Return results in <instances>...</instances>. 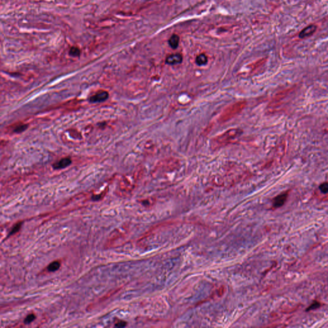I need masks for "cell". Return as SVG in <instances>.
<instances>
[{
	"label": "cell",
	"instance_id": "1",
	"mask_svg": "<svg viewBox=\"0 0 328 328\" xmlns=\"http://www.w3.org/2000/svg\"><path fill=\"white\" fill-rule=\"evenodd\" d=\"M242 133V130L240 129H231L226 131L222 134L217 136L212 140L210 144L211 148L213 150L218 149L231 143L237 137H239Z\"/></svg>",
	"mask_w": 328,
	"mask_h": 328
},
{
	"label": "cell",
	"instance_id": "2",
	"mask_svg": "<svg viewBox=\"0 0 328 328\" xmlns=\"http://www.w3.org/2000/svg\"><path fill=\"white\" fill-rule=\"evenodd\" d=\"M246 105V103L245 101L239 102L234 104H232V106H229L228 108L224 111L219 118V121L221 122H225L229 120L230 119L235 117L236 115L239 114L240 111L244 109L245 106Z\"/></svg>",
	"mask_w": 328,
	"mask_h": 328
},
{
	"label": "cell",
	"instance_id": "3",
	"mask_svg": "<svg viewBox=\"0 0 328 328\" xmlns=\"http://www.w3.org/2000/svg\"><path fill=\"white\" fill-rule=\"evenodd\" d=\"M109 93L106 91H101L99 92L98 93L96 94L95 95L92 96L91 98H90L89 101L91 103H100L103 102L104 101H106L109 98Z\"/></svg>",
	"mask_w": 328,
	"mask_h": 328
},
{
	"label": "cell",
	"instance_id": "4",
	"mask_svg": "<svg viewBox=\"0 0 328 328\" xmlns=\"http://www.w3.org/2000/svg\"><path fill=\"white\" fill-rule=\"evenodd\" d=\"M317 26L315 24H311L309 26L304 28L299 35V37L301 39H305L310 37L317 30Z\"/></svg>",
	"mask_w": 328,
	"mask_h": 328
},
{
	"label": "cell",
	"instance_id": "5",
	"mask_svg": "<svg viewBox=\"0 0 328 328\" xmlns=\"http://www.w3.org/2000/svg\"><path fill=\"white\" fill-rule=\"evenodd\" d=\"M183 57L182 55L179 53L172 54V55H169L165 60V62L169 65H176L179 64L182 62Z\"/></svg>",
	"mask_w": 328,
	"mask_h": 328
},
{
	"label": "cell",
	"instance_id": "6",
	"mask_svg": "<svg viewBox=\"0 0 328 328\" xmlns=\"http://www.w3.org/2000/svg\"><path fill=\"white\" fill-rule=\"evenodd\" d=\"M288 197V192H284L279 194V196H276L273 201V206L275 208H279L282 207L285 203Z\"/></svg>",
	"mask_w": 328,
	"mask_h": 328
},
{
	"label": "cell",
	"instance_id": "7",
	"mask_svg": "<svg viewBox=\"0 0 328 328\" xmlns=\"http://www.w3.org/2000/svg\"><path fill=\"white\" fill-rule=\"evenodd\" d=\"M71 160L69 158H62V160H60L59 161L56 162L55 164H53V167L55 169H64L70 165L71 164Z\"/></svg>",
	"mask_w": 328,
	"mask_h": 328
},
{
	"label": "cell",
	"instance_id": "8",
	"mask_svg": "<svg viewBox=\"0 0 328 328\" xmlns=\"http://www.w3.org/2000/svg\"><path fill=\"white\" fill-rule=\"evenodd\" d=\"M179 37L178 35L173 34L169 40V44L172 49H176L178 47Z\"/></svg>",
	"mask_w": 328,
	"mask_h": 328
},
{
	"label": "cell",
	"instance_id": "9",
	"mask_svg": "<svg viewBox=\"0 0 328 328\" xmlns=\"http://www.w3.org/2000/svg\"><path fill=\"white\" fill-rule=\"evenodd\" d=\"M196 64L199 66H204L208 63V58L204 54H200L196 57Z\"/></svg>",
	"mask_w": 328,
	"mask_h": 328
},
{
	"label": "cell",
	"instance_id": "10",
	"mask_svg": "<svg viewBox=\"0 0 328 328\" xmlns=\"http://www.w3.org/2000/svg\"><path fill=\"white\" fill-rule=\"evenodd\" d=\"M60 263L58 261H55L50 264L48 267V271L49 272H55L60 268Z\"/></svg>",
	"mask_w": 328,
	"mask_h": 328
},
{
	"label": "cell",
	"instance_id": "11",
	"mask_svg": "<svg viewBox=\"0 0 328 328\" xmlns=\"http://www.w3.org/2000/svg\"><path fill=\"white\" fill-rule=\"evenodd\" d=\"M80 53V50L77 47H72L69 51V55L72 56H79Z\"/></svg>",
	"mask_w": 328,
	"mask_h": 328
},
{
	"label": "cell",
	"instance_id": "12",
	"mask_svg": "<svg viewBox=\"0 0 328 328\" xmlns=\"http://www.w3.org/2000/svg\"><path fill=\"white\" fill-rule=\"evenodd\" d=\"M320 306V302H317V301H315V302H313V303L309 306V307L307 308V309H306V311L309 312V311H311V310H313V309L319 308Z\"/></svg>",
	"mask_w": 328,
	"mask_h": 328
},
{
	"label": "cell",
	"instance_id": "13",
	"mask_svg": "<svg viewBox=\"0 0 328 328\" xmlns=\"http://www.w3.org/2000/svg\"><path fill=\"white\" fill-rule=\"evenodd\" d=\"M21 225H22V222H19V223H17V224H16L15 226H14V227L12 228V229L11 230V232H10V233H9V236L12 235H14V234H15L16 233H17V232H18V231L19 230V229L21 228Z\"/></svg>",
	"mask_w": 328,
	"mask_h": 328
},
{
	"label": "cell",
	"instance_id": "14",
	"mask_svg": "<svg viewBox=\"0 0 328 328\" xmlns=\"http://www.w3.org/2000/svg\"><path fill=\"white\" fill-rule=\"evenodd\" d=\"M319 189L321 191V192L323 194H327V191H328V184L327 182H325L322 183L320 185L319 187Z\"/></svg>",
	"mask_w": 328,
	"mask_h": 328
},
{
	"label": "cell",
	"instance_id": "15",
	"mask_svg": "<svg viewBox=\"0 0 328 328\" xmlns=\"http://www.w3.org/2000/svg\"><path fill=\"white\" fill-rule=\"evenodd\" d=\"M35 319V315H34V314H30V315H28V316L26 317V318L24 319V324H28L31 323V322H33Z\"/></svg>",
	"mask_w": 328,
	"mask_h": 328
},
{
	"label": "cell",
	"instance_id": "16",
	"mask_svg": "<svg viewBox=\"0 0 328 328\" xmlns=\"http://www.w3.org/2000/svg\"><path fill=\"white\" fill-rule=\"evenodd\" d=\"M27 128H28V125H25V124L21 125L19 126H17L15 129H14V131L16 133H21L26 130Z\"/></svg>",
	"mask_w": 328,
	"mask_h": 328
},
{
	"label": "cell",
	"instance_id": "17",
	"mask_svg": "<svg viewBox=\"0 0 328 328\" xmlns=\"http://www.w3.org/2000/svg\"><path fill=\"white\" fill-rule=\"evenodd\" d=\"M126 322H124V321H119V322H117L115 324V326L116 327H124L126 326Z\"/></svg>",
	"mask_w": 328,
	"mask_h": 328
}]
</instances>
